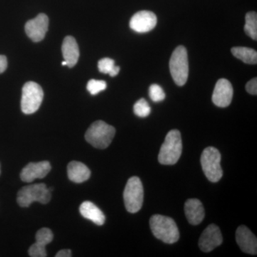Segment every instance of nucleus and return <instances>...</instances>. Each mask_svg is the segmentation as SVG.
I'll return each instance as SVG.
<instances>
[{
	"mask_svg": "<svg viewBox=\"0 0 257 257\" xmlns=\"http://www.w3.org/2000/svg\"><path fill=\"white\" fill-rule=\"evenodd\" d=\"M150 224L152 233L157 239L167 243H174L178 241V227L172 218L155 214L150 218Z\"/></svg>",
	"mask_w": 257,
	"mask_h": 257,
	"instance_id": "obj_1",
	"label": "nucleus"
},
{
	"mask_svg": "<svg viewBox=\"0 0 257 257\" xmlns=\"http://www.w3.org/2000/svg\"><path fill=\"white\" fill-rule=\"evenodd\" d=\"M182 152L181 134L177 130H171L161 147L158 160L163 165H173L178 162Z\"/></svg>",
	"mask_w": 257,
	"mask_h": 257,
	"instance_id": "obj_2",
	"label": "nucleus"
},
{
	"mask_svg": "<svg viewBox=\"0 0 257 257\" xmlns=\"http://www.w3.org/2000/svg\"><path fill=\"white\" fill-rule=\"evenodd\" d=\"M116 130L114 126L104 121H94L86 132L85 139L88 143L95 148L104 150L110 145Z\"/></svg>",
	"mask_w": 257,
	"mask_h": 257,
	"instance_id": "obj_3",
	"label": "nucleus"
},
{
	"mask_svg": "<svg viewBox=\"0 0 257 257\" xmlns=\"http://www.w3.org/2000/svg\"><path fill=\"white\" fill-rule=\"evenodd\" d=\"M170 69L176 84L184 85L189 76L188 55L185 47L179 46L174 51L170 61Z\"/></svg>",
	"mask_w": 257,
	"mask_h": 257,
	"instance_id": "obj_4",
	"label": "nucleus"
},
{
	"mask_svg": "<svg viewBox=\"0 0 257 257\" xmlns=\"http://www.w3.org/2000/svg\"><path fill=\"white\" fill-rule=\"evenodd\" d=\"M51 192L46 184H37L26 186L20 189L18 194V203L22 207H28L32 203L38 202L46 204L50 202Z\"/></svg>",
	"mask_w": 257,
	"mask_h": 257,
	"instance_id": "obj_5",
	"label": "nucleus"
},
{
	"mask_svg": "<svg viewBox=\"0 0 257 257\" xmlns=\"http://www.w3.org/2000/svg\"><path fill=\"white\" fill-rule=\"evenodd\" d=\"M202 170L211 182H217L223 176L221 167V154L217 149L209 147L203 151L201 156Z\"/></svg>",
	"mask_w": 257,
	"mask_h": 257,
	"instance_id": "obj_6",
	"label": "nucleus"
},
{
	"mask_svg": "<svg viewBox=\"0 0 257 257\" xmlns=\"http://www.w3.org/2000/svg\"><path fill=\"white\" fill-rule=\"evenodd\" d=\"M123 196L125 207L128 212L134 214L141 209L144 202V188L139 177H133L128 179Z\"/></svg>",
	"mask_w": 257,
	"mask_h": 257,
	"instance_id": "obj_7",
	"label": "nucleus"
},
{
	"mask_svg": "<svg viewBox=\"0 0 257 257\" xmlns=\"http://www.w3.org/2000/svg\"><path fill=\"white\" fill-rule=\"evenodd\" d=\"M44 92L36 82H28L24 85L22 94L21 109L23 113L31 114L36 112L43 100Z\"/></svg>",
	"mask_w": 257,
	"mask_h": 257,
	"instance_id": "obj_8",
	"label": "nucleus"
},
{
	"mask_svg": "<svg viewBox=\"0 0 257 257\" xmlns=\"http://www.w3.org/2000/svg\"><path fill=\"white\" fill-rule=\"evenodd\" d=\"M220 229L215 224H210L203 231L199 238V246L204 252H210L222 243Z\"/></svg>",
	"mask_w": 257,
	"mask_h": 257,
	"instance_id": "obj_9",
	"label": "nucleus"
},
{
	"mask_svg": "<svg viewBox=\"0 0 257 257\" xmlns=\"http://www.w3.org/2000/svg\"><path fill=\"white\" fill-rule=\"evenodd\" d=\"M49 19L46 15L41 13L25 25V32L32 41L38 42L45 38L48 30Z\"/></svg>",
	"mask_w": 257,
	"mask_h": 257,
	"instance_id": "obj_10",
	"label": "nucleus"
},
{
	"mask_svg": "<svg viewBox=\"0 0 257 257\" xmlns=\"http://www.w3.org/2000/svg\"><path fill=\"white\" fill-rule=\"evenodd\" d=\"M157 16L150 11H140L134 15L130 22V28L139 33L151 31L156 27Z\"/></svg>",
	"mask_w": 257,
	"mask_h": 257,
	"instance_id": "obj_11",
	"label": "nucleus"
},
{
	"mask_svg": "<svg viewBox=\"0 0 257 257\" xmlns=\"http://www.w3.org/2000/svg\"><path fill=\"white\" fill-rule=\"evenodd\" d=\"M233 98V87L229 80L220 79L216 82L212 94V101L219 107H226Z\"/></svg>",
	"mask_w": 257,
	"mask_h": 257,
	"instance_id": "obj_12",
	"label": "nucleus"
},
{
	"mask_svg": "<svg viewBox=\"0 0 257 257\" xmlns=\"http://www.w3.org/2000/svg\"><path fill=\"white\" fill-rule=\"evenodd\" d=\"M51 169L52 167L50 162L47 161L37 162V163L31 162L26 167H24L20 174V178L23 182L30 183L35 179H42L46 177L50 172Z\"/></svg>",
	"mask_w": 257,
	"mask_h": 257,
	"instance_id": "obj_13",
	"label": "nucleus"
},
{
	"mask_svg": "<svg viewBox=\"0 0 257 257\" xmlns=\"http://www.w3.org/2000/svg\"><path fill=\"white\" fill-rule=\"evenodd\" d=\"M236 241L243 252L256 254V237L246 226L242 225L236 229Z\"/></svg>",
	"mask_w": 257,
	"mask_h": 257,
	"instance_id": "obj_14",
	"label": "nucleus"
},
{
	"mask_svg": "<svg viewBox=\"0 0 257 257\" xmlns=\"http://www.w3.org/2000/svg\"><path fill=\"white\" fill-rule=\"evenodd\" d=\"M184 211L187 220L192 225L200 224L205 215L202 202L197 199H188L184 204Z\"/></svg>",
	"mask_w": 257,
	"mask_h": 257,
	"instance_id": "obj_15",
	"label": "nucleus"
},
{
	"mask_svg": "<svg viewBox=\"0 0 257 257\" xmlns=\"http://www.w3.org/2000/svg\"><path fill=\"white\" fill-rule=\"evenodd\" d=\"M62 51L67 66L73 67L78 62L79 57V47L75 39L72 36L66 37L62 43Z\"/></svg>",
	"mask_w": 257,
	"mask_h": 257,
	"instance_id": "obj_16",
	"label": "nucleus"
},
{
	"mask_svg": "<svg viewBox=\"0 0 257 257\" xmlns=\"http://www.w3.org/2000/svg\"><path fill=\"white\" fill-rule=\"evenodd\" d=\"M67 175L72 182L82 183L89 179L91 172L82 162L73 161L67 166Z\"/></svg>",
	"mask_w": 257,
	"mask_h": 257,
	"instance_id": "obj_17",
	"label": "nucleus"
},
{
	"mask_svg": "<svg viewBox=\"0 0 257 257\" xmlns=\"http://www.w3.org/2000/svg\"><path fill=\"white\" fill-rule=\"evenodd\" d=\"M79 211L85 219L92 221L96 225L101 226L105 222L104 213L92 202L88 201L83 202L79 207Z\"/></svg>",
	"mask_w": 257,
	"mask_h": 257,
	"instance_id": "obj_18",
	"label": "nucleus"
},
{
	"mask_svg": "<svg viewBox=\"0 0 257 257\" xmlns=\"http://www.w3.org/2000/svg\"><path fill=\"white\" fill-rule=\"evenodd\" d=\"M231 53L236 58L248 64L257 63V52L256 50L248 47H235L231 49Z\"/></svg>",
	"mask_w": 257,
	"mask_h": 257,
	"instance_id": "obj_19",
	"label": "nucleus"
},
{
	"mask_svg": "<svg viewBox=\"0 0 257 257\" xmlns=\"http://www.w3.org/2000/svg\"><path fill=\"white\" fill-rule=\"evenodd\" d=\"M244 31L248 37L257 40V15L255 12H250L245 17Z\"/></svg>",
	"mask_w": 257,
	"mask_h": 257,
	"instance_id": "obj_20",
	"label": "nucleus"
},
{
	"mask_svg": "<svg viewBox=\"0 0 257 257\" xmlns=\"http://www.w3.org/2000/svg\"><path fill=\"white\" fill-rule=\"evenodd\" d=\"M98 68L101 73L109 74L111 77H115L119 74L120 68L115 66L114 61L110 58H103L98 62Z\"/></svg>",
	"mask_w": 257,
	"mask_h": 257,
	"instance_id": "obj_21",
	"label": "nucleus"
},
{
	"mask_svg": "<svg viewBox=\"0 0 257 257\" xmlns=\"http://www.w3.org/2000/svg\"><path fill=\"white\" fill-rule=\"evenodd\" d=\"M53 234L48 228H42L36 234V243L42 246H46L53 240Z\"/></svg>",
	"mask_w": 257,
	"mask_h": 257,
	"instance_id": "obj_22",
	"label": "nucleus"
},
{
	"mask_svg": "<svg viewBox=\"0 0 257 257\" xmlns=\"http://www.w3.org/2000/svg\"><path fill=\"white\" fill-rule=\"evenodd\" d=\"M134 112L140 117H146L151 112V108L145 99H140L134 105Z\"/></svg>",
	"mask_w": 257,
	"mask_h": 257,
	"instance_id": "obj_23",
	"label": "nucleus"
},
{
	"mask_svg": "<svg viewBox=\"0 0 257 257\" xmlns=\"http://www.w3.org/2000/svg\"><path fill=\"white\" fill-rule=\"evenodd\" d=\"M87 90L92 95H96L98 93L104 90L106 88V83L103 80L91 79L87 83Z\"/></svg>",
	"mask_w": 257,
	"mask_h": 257,
	"instance_id": "obj_24",
	"label": "nucleus"
},
{
	"mask_svg": "<svg viewBox=\"0 0 257 257\" xmlns=\"http://www.w3.org/2000/svg\"><path fill=\"white\" fill-rule=\"evenodd\" d=\"M149 94L152 100L155 102L163 101L165 98V93L162 88L157 84H152L149 90Z\"/></svg>",
	"mask_w": 257,
	"mask_h": 257,
	"instance_id": "obj_25",
	"label": "nucleus"
},
{
	"mask_svg": "<svg viewBox=\"0 0 257 257\" xmlns=\"http://www.w3.org/2000/svg\"><path fill=\"white\" fill-rule=\"evenodd\" d=\"M29 255L32 257H45L47 256L46 248L38 243H35L29 248Z\"/></svg>",
	"mask_w": 257,
	"mask_h": 257,
	"instance_id": "obj_26",
	"label": "nucleus"
},
{
	"mask_svg": "<svg viewBox=\"0 0 257 257\" xmlns=\"http://www.w3.org/2000/svg\"><path fill=\"white\" fill-rule=\"evenodd\" d=\"M246 92L253 95H256L257 94V79L256 77L248 81L246 85Z\"/></svg>",
	"mask_w": 257,
	"mask_h": 257,
	"instance_id": "obj_27",
	"label": "nucleus"
},
{
	"mask_svg": "<svg viewBox=\"0 0 257 257\" xmlns=\"http://www.w3.org/2000/svg\"><path fill=\"white\" fill-rule=\"evenodd\" d=\"M8 67V60L4 55H0V74L3 73Z\"/></svg>",
	"mask_w": 257,
	"mask_h": 257,
	"instance_id": "obj_28",
	"label": "nucleus"
},
{
	"mask_svg": "<svg viewBox=\"0 0 257 257\" xmlns=\"http://www.w3.org/2000/svg\"><path fill=\"white\" fill-rule=\"evenodd\" d=\"M56 257H71L72 251L70 249H62L55 255Z\"/></svg>",
	"mask_w": 257,
	"mask_h": 257,
	"instance_id": "obj_29",
	"label": "nucleus"
},
{
	"mask_svg": "<svg viewBox=\"0 0 257 257\" xmlns=\"http://www.w3.org/2000/svg\"><path fill=\"white\" fill-rule=\"evenodd\" d=\"M62 66H67V62H65V61H64V62H62Z\"/></svg>",
	"mask_w": 257,
	"mask_h": 257,
	"instance_id": "obj_30",
	"label": "nucleus"
},
{
	"mask_svg": "<svg viewBox=\"0 0 257 257\" xmlns=\"http://www.w3.org/2000/svg\"><path fill=\"white\" fill-rule=\"evenodd\" d=\"M0 173H1V170H0Z\"/></svg>",
	"mask_w": 257,
	"mask_h": 257,
	"instance_id": "obj_31",
	"label": "nucleus"
}]
</instances>
